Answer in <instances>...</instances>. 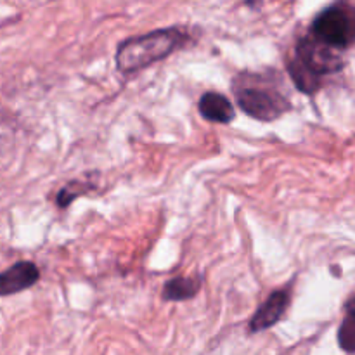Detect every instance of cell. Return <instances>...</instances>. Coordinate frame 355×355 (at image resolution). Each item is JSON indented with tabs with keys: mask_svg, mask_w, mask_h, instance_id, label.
Instances as JSON below:
<instances>
[{
	"mask_svg": "<svg viewBox=\"0 0 355 355\" xmlns=\"http://www.w3.org/2000/svg\"><path fill=\"white\" fill-rule=\"evenodd\" d=\"M343 69L342 52L315 38L311 31L300 37L295 47V55L288 62V73L298 90L315 94L324 76Z\"/></svg>",
	"mask_w": 355,
	"mask_h": 355,
	"instance_id": "cell-1",
	"label": "cell"
},
{
	"mask_svg": "<svg viewBox=\"0 0 355 355\" xmlns=\"http://www.w3.org/2000/svg\"><path fill=\"white\" fill-rule=\"evenodd\" d=\"M191 35L179 26L162 28L149 31L141 37H130L118 45L116 59L118 71L123 75L141 71L155 62L172 55L177 49L189 44Z\"/></svg>",
	"mask_w": 355,
	"mask_h": 355,
	"instance_id": "cell-2",
	"label": "cell"
},
{
	"mask_svg": "<svg viewBox=\"0 0 355 355\" xmlns=\"http://www.w3.org/2000/svg\"><path fill=\"white\" fill-rule=\"evenodd\" d=\"M236 103L248 116L260 121H274L291 110V103L276 87L274 78L262 73H241L232 80Z\"/></svg>",
	"mask_w": 355,
	"mask_h": 355,
	"instance_id": "cell-3",
	"label": "cell"
},
{
	"mask_svg": "<svg viewBox=\"0 0 355 355\" xmlns=\"http://www.w3.org/2000/svg\"><path fill=\"white\" fill-rule=\"evenodd\" d=\"M315 38L343 52L355 44V6L340 0L315 16L309 28Z\"/></svg>",
	"mask_w": 355,
	"mask_h": 355,
	"instance_id": "cell-4",
	"label": "cell"
},
{
	"mask_svg": "<svg viewBox=\"0 0 355 355\" xmlns=\"http://www.w3.org/2000/svg\"><path fill=\"white\" fill-rule=\"evenodd\" d=\"M291 304V290L290 288H283V290H276L267 297V300L257 309L253 314L252 321L248 324V331L252 335L260 331H267L272 328L274 324L281 321L286 314L288 307Z\"/></svg>",
	"mask_w": 355,
	"mask_h": 355,
	"instance_id": "cell-5",
	"label": "cell"
},
{
	"mask_svg": "<svg viewBox=\"0 0 355 355\" xmlns=\"http://www.w3.org/2000/svg\"><path fill=\"white\" fill-rule=\"evenodd\" d=\"M40 279V270L33 262H16L12 267L0 272V297H10V295L21 293L30 290L31 286Z\"/></svg>",
	"mask_w": 355,
	"mask_h": 355,
	"instance_id": "cell-6",
	"label": "cell"
},
{
	"mask_svg": "<svg viewBox=\"0 0 355 355\" xmlns=\"http://www.w3.org/2000/svg\"><path fill=\"white\" fill-rule=\"evenodd\" d=\"M198 110L205 120L227 125L234 120L236 111L231 101L218 92H205L198 103Z\"/></svg>",
	"mask_w": 355,
	"mask_h": 355,
	"instance_id": "cell-7",
	"label": "cell"
},
{
	"mask_svg": "<svg viewBox=\"0 0 355 355\" xmlns=\"http://www.w3.org/2000/svg\"><path fill=\"white\" fill-rule=\"evenodd\" d=\"M200 290V277H173L163 286L162 298L165 302H186L196 297Z\"/></svg>",
	"mask_w": 355,
	"mask_h": 355,
	"instance_id": "cell-8",
	"label": "cell"
},
{
	"mask_svg": "<svg viewBox=\"0 0 355 355\" xmlns=\"http://www.w3.org/2000/svg\"><path fill=\"white\" fill-rule=\"evenodd\" d=\"M343 311H345V318L338 328L340 349L355 354V295L347 300Z\"/></svg>",
	"mask_w": 355,
	"mask_h": 355,
	"instance_id": "cell-9",
	"label": "cell"
},
{
	"mask_svg": "<svg viewBox=\"0 0 355 355\" xmlns=\"http://www.w3.org/2000/svg\"><path fill=\"white\" fill-rule=\"evenodd\" d=\"M96 187V184L92 182H83V180H71V182L66 184L61 191L55 196V205L59 208H66L76 200V198L83 196V194L90 193V191Z\"/></svg>",
	"mask_w": 355,
	"mask_h": 355,
	"instance_id": "cell-10",
	"label": "cell"
}]
</instances>
